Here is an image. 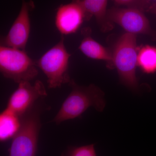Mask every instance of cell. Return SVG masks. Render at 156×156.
<instances>
[{"label":"cell","mask_w":156,"mask_h":156,"mask_svg":"<svg viewBox=\"0 0 156 156\" xmlns=\"http://www.w3.org/2000/svg\"><path fill=\"white\" fill-rule=\"evenodd\" d=\"M68 85L71 91L51 122L58 125L67 120L76 119L91 107L98 112L103 111L106 102L104 93L99 87L94 84L87 87L80 86L73 79Z\"/></svg>","instance_id":"cell-1"},{"label":"cell","mask_w":156,"mask_h":156,"mask_svg":"<svg viewBox=\"0 0 156 156\" xmlns=\"http://www.w3.org/2000/svg\"><path fill=\"white\" fill-rule=\"evenodd\" d=\"M42 101L43 98L38 100L20 118V126L12 137L9 156H36L44 107Z\"/></svg>","instance_id":"cell-2"},{"label":"cell","mask_w":156,"mask_h":156,"mask_svg":"<svg viewBox=\"0 0 156 156\" xmlns=\"http://www.w3.org/2000/svg\"><path fill=\"white\" fill-rule=\"evenodd\" d=\"M112 68H116L120 81L134 91L138 90L136 35L126 32L118 39L112 52Z\"/></svg>","instance_id":"cell-3"},{"label":"cell","mask_w":156,"mask_h":156,"mask_svg":"<svg viewBox=\"0 0 156 156\" xmlns=\"http://www.w3.org/2000/svg\"><path fill=\"white\" fill-rule=\"evenodd\" d=\"M64 37L61 36L60 41L36 61L39 68L47 77L48 88H59L71 80L69 74V59L71 55L66 50Z\"/></svg>","instance_id":"cell-4"},{"label":"cell","mask_w":156,"mask_h":156,"mask_svg":"<svg viewBox=\"0 0 156 156\" xmlns=\"http://www.w3.org/2000/svg\"><path fill=\"white\" fill-rule=\"evenodd\" d=\"M0 71L5 77L19 84L35 79L38 74L36 61L25 50L0 47Z\"/></svg>","instance_id":"cell-5"},{"label":"cell","mask_w":156,"mask_h":156,"mask_svg":"<svg viewBox=\"0 0 156 156\" xmlns=\"http://www.w3.org/2000/svg\"><path fill=\"white\" fill-rule=\"evenodd\" d=\"M109 20L119 25L127 33L147 35L156 39V32L151 27L144 12L132 8L112 7L108 9Z\"/></svg>","instance_id":"cell-6"},{"label":"cell","mask_w":156,"mask_h":156,"mask_svg":"<svg viewBox=\"0 0 156 156\" xmlns=\"http://www.w3.org/2000/svg\"><path fill=\"white\" fill-rule=\"evenodd\" d=\"M47 95L41 81L37 80L34 85L28 81L22 82L10 96L6 108L20 118L38 100Z\"/></svg>","instance_id":"cell-7"},{"label":"cell","mask_w":156,"mask_h":156,"mask_svg":"<svg viewBox=\"0 0 156 156\" xmlns=\"http://www.w3.org/2000/svg\"><path fill=\"white\" fill-rule=\"evenodd\" d=\"M34 8L33 1L22 0L21 9L9 33L1 38V46L25 50L30 31V12Z\"/></svg>","instance_id":"cell-8"},{"label":"cell","mask_w":156,"mask_h":156,"mask_svg":"<svg viewBox=\"0 0 156 156\" xmlns=\"http://www.w3.org/2000/svg\"><path fill=\"white\" fill-rule=\"evenodd\" d=\"M84 20L83 9L76 0L59 6L55 18V25L62 35L75 33Z\"/></svg>","instance_id":"cell-9"},{"label":"cell","mask_w":156,"mask_h":156,"mask_svg":"<svg viewBox=\"0 0 156 156\" xmlns=\"http://www.w3.org/2000/svg\"><path fill=\"white\" fill-rule=\"evenodd\" d=\"M85 12L86 20H90L92 17L96 19L101 30L107 32L113 28V23L107 17L108 0H76Z\"/></svg>","instance_id":"cell-10"},{"label":"cell","mask_w":156,"mask_h":156,"mask_svg":"<svg viewBox=\"0 0 156 156\" xmlns=\"http://www.w3.org/2000/svg\"><path fill=\"white\" fill-rule=\"evenodd\" d=\"M82 34L84 37L79 50L89 58L107 62L109 68H112V52L92 38L90 29L84 28Z\"/></svg>","instance_id":"cell-11"},{"label":"cell","mask_w":156,"mask_h":156,"mask_svg":"<svg viewBox=\"0 0 156 156\" xmlns=\"http://www.w3.org/2000/svg\"><path fill=\"white\" fill-rule=\"evenodd\" d=\"M20 126V118L6 108L0 115V140L5 141L17 132Z\"/></svg>","instance_id":"cell-12"},{"label":"cell","mask_w":156,"mask_h":156,"mask_svg":"<svg viewBox=\"0 0 156 156\" xmlns=\"http://www.w3.org/2000/svg\"><path fill=\"white\" fill-rule=\"evenodd\" d=\"M137 66L143 72H156V47L146 45L140 49L137 55Z\"/></svg>","instance_id":"cell-13"},{"label":"cell","mask_w":156,"mask_h":156,"mask_svg":"<svg viewBox=\"0 0 156 156\" xmlns=\"http://www.w3.org/2000/svg\"><path fill=\"white\" fill-rule=\"evenodd\" d=\"M61 156H97L95 144L77 147L68 146L65 150Z\"/></svg>","instance_id":"cell-14"},{"label":"cell","mask_w":156,"mask_h":156,"mask_svg":"<svg viewBox=\"0 0 156 156\" xmlns=\"http://www.w3.org/2000/svg\"><path fill=\"white\" fill-rule=\"evenodd\" d=\"M116 5L126 6V8L137 9L148 12L151 2L150 0H113Z\"/></svg>","instance_id":"cell-15"},{"label":"cell","mask_w":156,"mask_h":156,"mask_svg":"<svg viewBox=\"0 0 156 156\" xmlns=\"http://www.w3.org/2000/svg\"><path fill=\"white\" fill-rule=\"evenodd\" d=\"M148 12L154 14L156 16V2L151 3Z\"/></svg>","instance_id":"cell-16"},{"label":"cell","mask_w":156,"mask_h":156,"mask_svg":"<svg viewBox=\"0 0 156 156\" xmlns=\"http://www.w3.org/2000/svg\"><path fill=\"white\" fill-rule=\"evenodd\" d=\"M150 1H151V0H150ZM153 1H155V2H156V0H153Z\"/></svg>","instance_id":"cell-17"}]
</instances>
